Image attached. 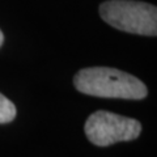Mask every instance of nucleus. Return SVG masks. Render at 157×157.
Returning a JSON list of instances; mask_svg holds the SVG:
<instances>
[{
	"label": "nucleus",
	"instance_id": "obj_1",
	"mask_svg": "<svg viewBox=\"0 0 157 157\" xmlns=\"http://www.w3.org/2000/svg\"><path fill=\"white\" fill-rule=\"evenodd\" d=\"M73 84L84 94L104 98L143 100L148 93L144 82L137 77L109 67L84 68L75 75Z\"/></svg>",
	"mask_w": 157,
	"mask_h": 157
},
{
	"label": "nucleus",
	"instance_id": "obj_2",
	"mask_svg": "<svg viewBox=\"0 0 157 157\" xmlns=\"http://www.w3.org/2000/svg\"><path fill=\"white\" fill-rule=\"evenodd\" d=\"M100 14L113 28L122 32L155 37L157 34V8L134 0H109L101 4Z\"/></svg>",
	"mask_w": 157,
	"mask_h": 157
},
{
	"label": "nucleus",
	"instance_id": "obj_3",
	"mask_svg": "<svg viewBox=\"0 0 157 157\" xmlns=\"http://www.w3.org/2000/svg\"><path fill=\"white\" fill-rule=\"evenodd\" d=\"M88 140L98 147H107L119 141L135 140L141 132V123L132 118L100 110L85 122Z\"/></svg>",
	"mask_w": 157,
	"mask_h": 157
},
{
	"label": "nucleus",
	"instance_id": "obj_4",
	"mask_svg": "<svg viewBox=\"0 0 157 157\" xmlns=\"http://www.w3.org/2000/svg\"><path fill=\"white\" fill-rule=\"evenodd\" d=\"M16 106L0 93V123H9L16 118Z\"/></svg>",
	"mask_w": 157,
	"mask_h": 157
},
{
	"label": "nucleus",
	"instance_id": "obj_5",
	"mask_svg": "<svg viewBox=\"0 0 157 157\" xmlns=\"http://www.w3.org/2000/svg\"><path fill=\"white\" fill-rule=\"evenodd\" d=\"M3 42H4V36H3V32L0 30V46L3 45Z\"/></svg>",
	"mask_w": 157,
	"mask_h": 157
}]
</instances>
